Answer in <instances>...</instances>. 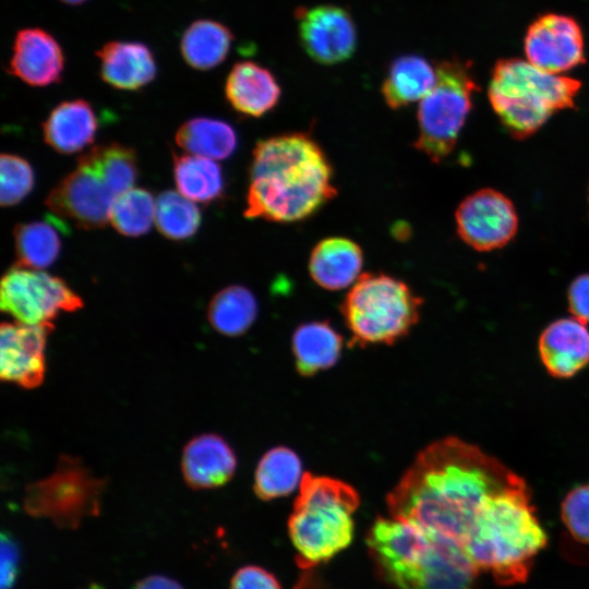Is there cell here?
<instances>
[{"label":"cell","mask_w":589,"mask_h":589,"mask_svg":"<svg viewBox=\"0 0 589 589\" xmlns=\"http://www.w3.org/2000/svg\"><path fill=\"white\" fill-rule=\"evenodd\" d=\"M521 477L456 436L423 448L386 497L390 516L465 551L489 501Z\"/></svg>","instance_id":"cell-1"},{"label":"cell","mask_w":589,"mask_h":589,"mask_svg":"<svg viewBox=\"0 0 589 589\" xmlns=\"http://www.w3.org/2000/svg\"><path fill=\"white\" fill-rule=\"evenodd\" d=\"M333 166L305 132L263 139L252 152L244 216L272 223L305 220L337 195Z\"/></svg>","instance_id":"cell-2"},{"label":"cell","mask_w":589,"mask_h":589,"mask_svg":"<svg viewBox=\"0 0 589 589\" xmlns=\"http://www.w3.org/2000/svg\"><path fill=\"white\" fill-rule=\"evenodd\" d=\"M546 544L530 488L520 478L489 501L465 552L479 572L490 573L497 585L510 586L527 580Z\"/></svg>","instance_id":"cell-3"},{"label":"cell","mask_w":589,"mask_h":589,"mask_svg":"<svg viewBox=\"0 0 589 589\" xmlns=\"http://www.w3.org/2000/svg\"><path fill=\"white\" fill-rule=\"evenodd\" d=\"M359 504V493L350 484L303 473L288 519V534L301 567L329 561L350 545L354 534L353 514Z\"/></svg>","instance_id":"cell-4"},{"label":"cell","mask_w":589,"mask_h":589,"mask_svg":"<svg viewBox=\"0 0 589 589\" xmlns=\"http://www.w3.org/2000/svg\"><path fill=\"white\" fill-rule=\"evenodd\" d=\"M580 88L578 80L543 71L528 60L505 58L492 69L488 97L507 132L522 140L557 111L573 108Z\"/></svg>","instance_id":"cell-5"},{"label":"cell","mask_w":589,"mask_h":589,"mask_svg":"<svg viewBox=\"0 0 589 589\" xmlns=\"http://www.w3.org/2000/svg\"><path fill=\"white\" fill-rule=\"evenodd\" d=\"M423 299L404 280L385 273H363L340 305L352 344L393 345L419 322Z\"/></svg>","instance_id":"cell-6"},{"label":"cell","mask_w":589,"mask_h":589,"mask_svg":"<svg viewBox=\"0 0 589 589\" xmlns=\"http://www.w3.org/2000/svg\"><path fill=\"white\" fill-rule=\"evenodd\" d=\"M435 69L436 83L418 107V137L413 146L440 164L455 148L479 86L470 61L452 57L435 63Z\"/></svg>","instance_id":"cell-7"},{"label":"cell","mask_w":589,"mask_h":589,"mask_svg":"<svg viewBox=\"0 0 589 589\" xmlns=\"http://www.w3.org/2000/svg\"><path fill=\"white\" fill-rule=\"evenodd\" d=\"M104 488L105 480L79 458L61 455L53 472L25 488L23 506L29 516L76 529L85 518L99 514Z\"/></svg>","instance_id":"cell-8"},{"label":"cell","mask_w":589,"mask_h":589,"mask_svg":"<svg viewBox=\"0 0 589 589\" xmlns=\"http://www.w3.org/2000/svg\"><path fill=\"white\" fill-rule=\"evenodd\" d=\"M0 299L1 310L24 324L53 323L60 312L84 305L62 278L16 264L2 276Z\"/></svg>","instance_id":"cell-9"},{"label":"cell","mask_w":589,"mask_h":589,"mask_svg":"<svg viewBox=\"0 0 589 589\" xmlns=\"http://www.w3.org/2000/svg\"><path fill=\"white\" fill-rule=\"evenodd\" d=\"M116 197L103 176L81 156L75 169L52 188L45 204L53 215L89 230L109 223Z\"/></svg>","instance_id":"cell-10"},{"label":"cell","mask_w":589,"mask_h":589,"mask_svg":"<svg viewBox=\"0 0 589 589\" xmlns=\"http://www.w3.org/2000/svg\"><path fill=\"white\" fill-rule=\"evenodd\" d=\"M455 221L460 239L481 252L506 245L518 229L514 204L493 189H482L464 199L456 209Z\"/></svg>","instance_id":"cell-11"},{"label":"cell","mask_w":589,"mask_h":589,"mask_svg":"<svg viewBox=\"0 0 589 589\" xmlns=\"http://www.w3.org/2000/svg\"><path fill=\"white\" fill-rule=\"evenodd\" d=\"M294 17L300 44L313 61L335 65L349 60L356 52L357 27L345 8L336 4L299 7Z\"/></svg>","instance_id":"cell-12"},{"label":"cell","mask_w":589,"mask_h":589,"mask_svg":"<svg viewBox=\"0 0 589 589\" xmlns=\"http://www.w3.org/2000/svg\"><path fill=\"white\" fill-rule=\"evenodd\" d=\"M524 49L531 64L553 74L586 62L581 27L565 14L545 13L533 20L527 28Z\"/></svg>","instance_id":"cell-13"},{"label":"cell","mask_w":589,"mask_h":589,"mask_svg":"<svg viewBox=\"0 0 589 589\" xmlns=\"http://www.w3.org/2000/svg\"><path fill=\"white\" fill-rule=\"evenodd\" d=\"M479 574L462 549L433 539L424 557L383 579L393 589H477Z\"/></svg>","instance_id":"cell-14"},{"label":"cell","mask_w":589,"mask_h":589,"mask_svg":"<svg viewBox=\"0 0 589 589\" xmlns=\"http://www.w3.org/2000/svg\"><path fill=\"white\" fill-rule=\"evenodd\" d=\"M53 323L3 322L0 328V377L26 389L40 386L46 374L45 350Z\"/></svg>","instance_id":"cell-15"},{"label":"cell","mask_w":589,"mask_h":589,"mask_svg":"<svg viewBox=\"0 0 589 589\" xmlns=\"http://www.w3.org/2000/svg\"><path fill=\"white\" fill-rule=\"evenodd\" d=\"M8 70L29 86L56 84L64 71L63 50L57 39L43 28L20 29L13 40Z\"/></svg>","instance_id":"cell-16"},{"label":"cell","mask_w":589,"mask_h":589,"mask_svg":"<svg viewBox=\"0 0 589 589\" xmlns=\"http://www.w3.org/2000/svg\"><path fill=\"white\" fill-rule=\"evenodd\" d=\"M237 469V457L227 441L215 433L192 437L183 447L181 472L193 490H209L229 482Z\"/></svg>","instance_id":"cell-17"},{"label":"cell","mask_w":589,"mask_h":589,"mask_svg":"<svg viewBox=\"0 0 589 589\" xmlns=\"http://www.w3.org/2000/svg\"><path fill=\"white\" fill-rule=\"evenodd\" d=\"M540 359L548 373L557 378L576 375L589 363V329L572 317L549 324L538 341Z\"/></svg>","instance_id":"cell-18"},{"label":"cell","mask_w":589,"mask_h":589,"mask_svg":"<svg viewBox=\"0 0 589 589\" xmlns=\"http://www.w3.org/2000/svg\"><path fill=\"white\" fill-rule=\"evenodd\" d=\"M225 96L238 113L260 118L272 111L279 103L281 87L267 68L254 61H240L230 69Z\"/></svg>","instance_id":"cell-19"},{"label":"cell","mask_w":589,"mask_h":589,"mask_svg":"<svg viewBox=\"0 0 589 589\" xmlns=\"http://www.w3.org/2000/svg\"><path fill=\"white\" fill-rule=\"evenodd\" d=\"M96 56L101 80L117 89L139 91L148 85L157 73L153 51L140 41H109Z\"/></svg>","instance_id":"cell-20"},{"label":"cell","mask_w":589,"mask_h":589,"mask_svg":"<svg viewBox=\"0 0 589 589\" xmlns=\"http://www.w3.org/2000/svg\"><path fill=\"white\" fill-rule=\"evenodd\" d=\"M363 251L353 240L328 237L318 241L311 251L309 273L323 289L337 291L352 286L361 276Z\"/></svg>","instance_id":"cell-21"},{"label":"cell","mask_w":589,"mask_h":589,"mask_svg":"<svg viewBox=\"0 0 589 589\" xmlns=\"http://www.w3.org/2000/svg\"><path fill=\"white\" fill-rule=\"evenodd\" d=\"M98 119L93 106L84 99L57 105L43 122L47 145L60 154H74L89 146L97 134Z\"/></svg>","instance_id":"cell-22"},{"label":"cell","mask_w":589,"mask_h":589,"mask_svg":"<svg viewBox=\"0 0 589 589\" xmlns=\"http://www.w3.org/2000/svg\"><path fill=\"white\" fill-rule=\"evenodd\" d=\"M436 83V69L420 55L408 53L395 58L383 80L381 93L385 104L394 110L421 100Z\"/></svg>","instance_id":"cell-23"},{"label":"cell","mask_w":589,"mask_h":589,"mask_svg":"<svg viewBox=\"0 0 589 589\" xmlns=\"http://www.w3.org/2000/svg\"><path fill=\"white\" fill-rule=\"evenodd\" d=\"M342 336L328 323L314 321L301 324L292 335V352L300 375L311 376L336 364Z\"/></svg>","instance_id":"cell-24"},{"label":"cell","mask_w":589,"mask_h":589,"mask_svg":"<svg viewBox=\"0 0 589 589\" xmlns=\"http://www.w3.org/2000/svg\"><path fill=\"white\" fill-rule=\"evenodd\" d=\"M233 41L231 31L214 20H197L183 32L180 51L193 69L207 71L219 65L229 55Z\"/></svg>","instance_id":"cell-25"},{"label":"cell","mask_w":589,"mask_h":589,"mask_svg":"<svg viewBox=\"0 0 589 589\" xmlns=\"http://www.w3.org/2000/svg\"><path fill=\"white\" fill-rule=\"evenodd\" d=\"M176 143L188 154L220 160L237 148V133L226 121L206 117L192 118L180 125Z\"/></svg>","instance_id":"cell-26"},{"label":"cell","mask_w":589,"mask_h":589,"mask_svg":"<svg viewBox=\"0 0 589 589\" xmlns=\"http://www.w3.org/2000/svg\"><path fill=\"white\" fill-rule=\"evenodd\" d=\"M302 476L301 460L297 453L286 446H277L260 459L253 490L262 501L284 497L300 485Z\"/></svg>","instance_id":"cell-27"},{"label":"cell","mask_w":589,"mask_h":589,"mask_svg":"<svg viewBox=\"0 0 589 589\" xmlns=\"http://www.w3.org/2000/svg\"><path fill=\"white\" fill-rule=\"evenodd\" d=\"M173 178L187 199L209 204L221 197L225 190L224 175L216 160L192 155H173Z\"/></svg>","instance_id":"cell-28"},{"label":"cell","mask_w":589,"mask_h":589,"mask_svg":"<svg viewBox=\"0 0 589 589\" xmlns=\"http://www.w3.org/2000/svg\"><path fill=\"white\" fill-rule=\"evenodd\" d=\"M259 305L253 292L232 285L219 290L209 301L207 320L219 334L237 337L250 329L256 320Z\"/></svg>","instance_id":"cell-29"},{"label":"cell","mask_w":589,"mask_h":589,"mask_svg":"<svg viewBox=\"0 0 589 589\" xmlns=\"http://www.w3.org/2000/svg\"><path fill=\"white\" fill-rule=\"evenodd\" d=\"M14 247L16 265L43 269L59 256L61 239L52 223L35 220L14 228Z\"/></svg>","instance_id":"cell-30"},{"label":"cell","mask_w":589,"mask_h":589,"mask_svg":"<svg viewBox=\"0 0 589 589\" xmlns=\"http://www.w3.org/2000/svg\"><path fill=\"white\" fill-rule=\"evenodd\" d=\"M105 179L116 196L133 188L137 160L133 148L120 143L93 147L82 155Z\"/></svg>","instance_id":"cell-31"},{"label":"cell","mask_w":589,"mask_h":589,"mask_svg":"<svg viewBox=\"0 0 589 589\" xmlns=\"http://www.w3.org/2000/svg\"><path fill=\"white\" fill-rule=\"evenodd\" d=\"M155 212L153 194L142 188H131L115 199L109 223L123 236L140 237L149 231L155 221Z\"/></svg>","instance_id":"cell-32"},{"label":"cell","mask_w":589,"mask_h":589,"mask_svg":"<svg viewBox=\"0 0 589 589\" xmlns=\"http://www.w3.org/2000/svg\"><path fill=\"white\" fill-rule=\"evenodd\" d=\"M202 215L193 201L177 191H164L156 199L155 224L171 240H185L197 231Z\"/></svg>","instance_id":"cell-33"},{"label":"cell","mask_w":589,"mask_h":589,"mask_svg":"<svg viewBox=\"0 0 589 589\" xmlns=\"http://www.w3.org/2000/svg\"><path fill=\"white\" fill-rule=\"evenodd\" d=\"M0 203L13 206L23 201L33 190L35 179L31 164L15 154L0 157Z\"/></svg>","instance_id":"cell-34"},{"label":"cell","mask_w":589,"mask_h":589,"mask_svg":"<svg viewBox=\"0 0 589 589\" xmlns=\"http://www.w3.org/2000/svg\"><path fill=\"white\" fill-rule=\"evenodd\" d=\"M561 518L576 541L589 545V484L578 485L566 494Z\"/></svg>","instance_id":"cell-35"},{"label":"cell","mask_w":589,"mask_h":589,"mask_svg":"<svg viewBox=\"0 0 589 589\" xmlns=\"http://www.w3.org/2000/svg\"><path fill=\"white\" fill-rule=\"evenodd\" d=\"M229 589H283L277 577L264 567L244 565L231 577Z\"/></svg>","instance_id":"cell-36"},{"label":"cell","mask_w":589,"mask_h":589,"mask_svg":"<svg viewBox=\"0 0 589 589\" xmlns=\"http://www.w3.org/2000/svg\"><path fill=\"white\" fill-rule=\"evenodd\" d=\"M1 553V589H12L15 585L20 567V549L10 534L2 533Z\"/></svg>","instance_id":"cell-37"},{"label":"cell","mask_w":589,"mask_h":589,"mask_svg":"<svg viewBox=\"0 0 589 589\" xmlns=\"http://www.w3.org/2000/svg\"><path fill=\"white\" fill-rule=\"evenodd\" d=\"M568 310L572 315L589 324V274L578 276L567 292Z\"/></svg>","instance_id":"cell-38"},{"label":"cell","mask_w":589,"mask_h":589,"mask_svg":"<svg viewBox=\"0 0 589 589\" xmlns=\"http://www.w3.org/2000/svg\"><path fill=\"white\" fill-rule=\"evenodd\" d=\"M133 589H184V587L171 577L149 575L140 579Z\"/></svg>","instance_id":"cell-39"},{"label":"cell","mask_w":589,"mask_h":589,"mask_svg":"<svg viewBox=\"0 0 589 589\" xmlns=\"http://www.w3.org/2000/svg\"><path fill=\"white\" fill-rule=\"evenodd\" d=\"M63 3L70 4V5H77L86 2L87 0H60Z\"/></svg>","instance_id":"cell-40"}]
</instances>
